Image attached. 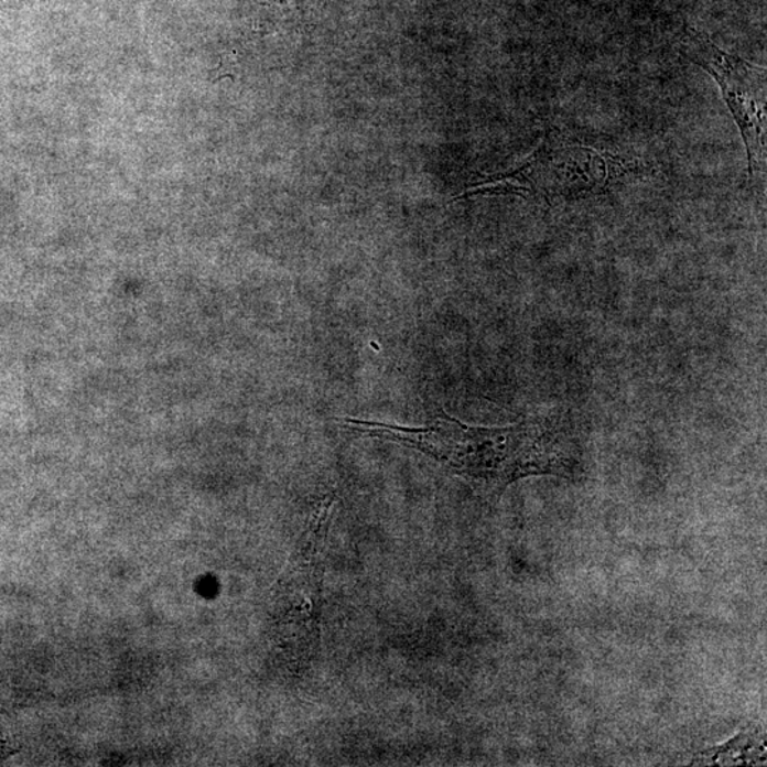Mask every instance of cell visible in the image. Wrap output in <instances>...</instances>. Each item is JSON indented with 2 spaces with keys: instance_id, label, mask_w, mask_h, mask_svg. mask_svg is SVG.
Returning <instances> with one entry per match:
<instances>
[{
  "instance_id": "obj_1",
  "label": "cell",
  "mask_w": 767,
  "mask_h": 767,
  "mask_svg": "<svg viewBox=\"0 0 767 767\" xmlns=\"http://www.w3.org/2000/svg\"><path fill=\"white\" fill-rule=\"evenodd\" d=\"M346 430L426 452L466 478L505 488L530 475H568L573 461L548 422L480 428L441 414L424 428H402L343 418Z\"/></svg>"
},
{
  "instance_id": "obj_2",
  "label": "cell",
  "mask_w": 767,
  "mask_h": 767,
  "mask_svg": "<svg viewBox=\"0 0 767 767\" xmlns=\"http://www.w3.org/2000/svg\"><path fill=\"white\" fill-rule=\"evenodd\" d=\"M683 56L710 73L744 139L749 176L766 159V71L717 47L706 34L685 26Z\"/></svg>"
},
{
  "instance_id": "obj_3",
  "label": "cell",
  "mask_w": 767,
  "mask_h": 767,
  "mask_svg": "<svg viewBox=\"0 0 767 767\" xmlns=\"http://www.w3.org/2000/svg\"><path fill=\"white\" fill-rule=\"evenodd\" d=\"M536 192L543 195L602 194L628 174L626 162L582 145L563 144L549 134L542 147L526 160Z\"/></svg>"
},
{
  "instance_id": "obj_4",
  "label": "cell",
  "mask_w": 767,
  "mask_h": 767,
  "mask_svg": "<svg viewBox=\"0 0 767 767\" xmlns=\"http://www.w3.org/2000/svg\"><path fill=\"white\" fill-rule=\"evenodd\" d=\"M520 195L538 194L532 180H530L528 166L525 162L519 169L506 172V174L490 175L478 184L471 185L461 195L452 201L471 198L476 195Z\"/></svg>"
}]
</instances>
